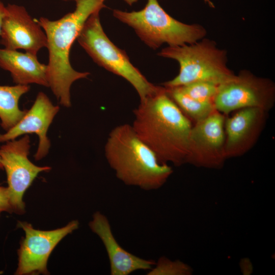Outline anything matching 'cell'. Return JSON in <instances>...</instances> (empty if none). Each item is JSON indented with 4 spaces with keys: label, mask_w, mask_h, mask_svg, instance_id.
Here are the masks:
<instances>
[{
    "label": "cell",
    "mask_w": 275,
    "mask_h": 275,
    "mask_svg": "<svg viewBox=\"0 0 275 275\" xmlns=\"http://www.w3.org/2000/svg\"><path fill=\"white\" fill-rule=\"evenodd\" d=\"M133 113L134 130L161 162L176 166L186 163L193 125L163 86L155 95L140 101Z\"/></svg>",
    "instance_id": "cell-1"
},
{
    "label": "cell",
    "mask_w": 275,
    "mask_h": 275,
    "mask_svg": "<svg viewBox=\"0 0 275 275\" xmlns=\"http://www.w3.org/2000/svg\"><path fill=\"white\" fill-rule=\"evenodd\" d=\"M74 1L76 3L74 11L60 19L50 20L43 17L36 19L47 38L48 87L60 104L66 107L71 105L70 88L72 84L90 75L88 72H79L72 68L69 61L71 46L87 19L104 7L101 0Z\"/></svg>",
    "instance_id": "cell-2"
},
{
    "label": "cell",
    "mask_w": 275,
    "mask_h": 275,
    "mask_svg": "<svg viewBox=\"0 0 275 275\" xmlns=\"http://www.w3.org/2000/svg\"><path fill=\"white\" fill-rule=\"evenodd\" d=\"M105 156L116 177L124 184L151 190L161 187L173 173L139 137L131 125L117 126L109 132Z\"/></svg>",
    "instance_id": "cell-3"
},
{
    "label": "cell",
    "mask_w": 275,
    "mask_h": 275,
    "mask_svg": "<svg viewBox=\"0 0 275 275\" xmlns=\"http://www.w3.org/2000/svg\"><path fill=\"white\" fill-rule=\"evenodd\" d=\"M158 54L175 60L179 65L178 74L164 82L165 88L178 87L197 81L219 85L235 75L227 66V52L207 38L192 44L168 46Z\"/></svg>",
    "instance_id": "cell-4"
},
{
    "label": "cell",
    "mask_w": 275,
    "mask_h": 275,
    "mask_svg": "<svg viewBox=\"0 0 275 275\" xmlns=\"http://www.w3.org/2000/svg\"><path fill=\"white\" fill-rule=\"evenodd\" d=\"M113 16L133 29L139 37L155 49L162 44L168 46L192 44L205 37L206 30L200 24L181 22L168 14L158 0H147L145 7L138 11L114 10Z\"/></svg>",
    "instance_id": "cell-5"
},
{
    "label": "cell",
    "mask_w": 275,
    "mask_h": 275,
    "mask_svg": "<svg viewBox=\"0 0 275 275\" xmlns=\"http://www.w3.org/2000/svg\"><path fill=\"white\" fill-rule=\"evenodd\" d=\"M99 12L85 21L77 38L79 45L98 65L127 80L136 91L140 101L155 95L162 86L150 82L131 64L126 52L110 40L102 27Z\"/></svg>",
    "instance_id": "cell-6"
},
{
    "label": "cell",
    "mask_w": 275,
    "mask_h": 275,
    "mask_svg": "<svg viewBox=\"0 0 275 275\" xmlns=\"http://www.w3.org/2000/svg\"><path fill=\"white\" fill-rule=\"evenodd\" d=\"M213 102L215 109L226 116L247 107L268 112L274 104L275 84L269 78L241 70L218 86Z\"/></svg>",
    "instance_id": "cell-7"
},
{
    "label": "cell",
    "mask_w": 275,
    "mask_h": 275,
    "mask_svg": "<svg viewBox=\"0 0 275 275\" xmlns=\"http://www.w3.org/2000/svg\"><path fill=\"white\" fill-rule=\"evenodd\" d=\"M30 147L28 134L19 140L8 141L0 147L1 162L7 174L11 205L13 212L17 214L24 212L23 195L38 174L51 169L48 166H37L29 159Z\"/></svg>",
    "instance_id": "cell-8"
},
{
    "label": "cell",
    "mask_w": 275,
    "mask_h": 275,
    "mask_svg": "<svg viewBox=\"0 0 275 275\" xmlns=\"http://www.w3.org/2000/svg\"><path fill=\"white\" fill-rule=\"evenodd\" d=\"M78 226V222L73 220L64 227L42 231L34 229L27 222L18 221L17 227L24 230L25 237L18 250V263L15 274H48L47 264L52 251Z\"/></svg>",
    "instance_id": "cell-9"
},
{
    "label": "cell",
    "mask_w": 275,
    "mask_h": 275,
    "mask_svg": "<svg viewBox=\"0 0 275 275\" xmlns=\"http://www.w3.org/2000/svg\"><path fill=\"white\" fill-rule=\"evenodd\" d=\"M226 116L215 110L193 125L186 163L199 167L219 168L225 162Z\"/></svg>",
    "instance_id": "cell-10"
},
{
    "label": "cell",
    "mask_w": 275,
    "mask_h": 275,
    "mask_svg": "<svg viewBox=\"0 0 275 275\" xmlns=\"http://www.w3.org/2000/svg\"><path fill=\"white\" fill-rule=\"evenodd\" d=\"M0 44L11 50L23 49L37 56L47 46L44 31L25 8L15 4L5 6L3 19Z\"/></svg>",
    "instance_id": "cell-11"
},
{
    "label": "cell",
    "mask_w": 275,
    "mask_h": 275,
    "mask_svg": "<svg viewBox=\"0 0 275 275\" xmlns=\"http://www.w3.org/2000/svg\"><path fill=\"white\" fill-rule=\"evenodd\" d=\"M261 108L247 107L237 111L225 121L226 159L245 154L257 143L265 125L267 113Z\"/></svg>",
    "instance_id": "cell-12"
},
{
    "label": "cell",
    "mask_w": 275,
    "mask_h": 275,
    "mask_svg": "<svg viewBox=\"0 0 275 275\" xmlns=\"http://www.w3.org/2000/svg\"><path fill=\"white\" fill-rule=\"evenodd\" d=\"M60 110L43 92H39L32 106L24 116L5 133H0V143L13 140L28 133H36L39 139L38 146L34 155L39 160L45 157L50 147L47 133L54 118Z\"/></svg>",
    "instance_id": "cell-13"
},
{
    "label": "cell",
    "mask_w": 275,
    "mask_h": 275,
    "mask_svg": "<svg viewBox=\"0 0 275 275\" xmlns=\"http://www.w3.org/2000/svg\"><path fill=\"white\" fill-rule=\"evenodd\" d=\"M89 227L105 248L111 275H128L136 270H149L155 264L153 260L140 258L123 249L114 237L108 219L101 212L93 214Z\"/></svg>",
    "instance_id": "cell-14"
},
{
    "label": "cell",
    "mask_w": 275,
    "mask_h": 275,
    "mask_svg": "<svg viewBox=\"0 0 275 275\" xmlns=\"http://www.w3.org/2000/svg\"><path fill=\"white\" fill-rule=\"evenodd\" d=\"M0 68L10 73L16 85L35 84L48 87L47 65L40 63L37 56L0 48Z\"/></svg>",
    "instance_id": "cell-15"
},
{
    "label": "cell",
    "mask_w": 275,
    "mask_h": 275,
    "mask_svg": "<svg viewBox=\"0 0 275 275\" xmlns=\"http://www.w3.org/2000/svg\"><path fill=\"white\" fill-rule=\"evenodd\" d=\"M29 85L0 86L1 126L7 131L15 126L27 110L19 107L20 97L30 90Z\"/></svg>",
    "instance_id": "cell-16"
},
{
    "label": "cell",
    "mask_w": 275,
    "mask_h": 275,
    "mask_svg": "<svg viewBox=\"0 0 275 275\" xmlns=\"http://www.w3.org/2000/svg\"><path fill=\"white\" fill-rule=\"evenodd\" d=\"M165 89L167 94L182 113L195 123L204 119L215 110L212 102L196 100L177 87Z\"/></svg>",
    "instance_id": "cell-17"
},
{
    "label": "cell",
    "mask_w": 275,
    "mask_h": 275,
    "mask_svg": "<svg viewBox=\"0 0 275 275\" xmlns=\"http://www.w3.org/2000/svg\"><path fill=\"white\" fill-rule=\"evenodd\" d=\"M218 86L210 82L197 81L177 88L196 100L213 102Z\"/></svg>",
    "instance_id": "cell-18"
},
{
    "label": "cell",
    "mask_w": 275,
    "mask_h": 275,
    "mask_svg": "<svg viewBox=\"0 0 275 275\" xmlns=\"http://www.w3.org/2000/svg\"><path fill=\"white\" fill-rule=\"evenodd\" d=\"M190 269L183 263L172 261L165 257H161L148 272V275L187 274Z\"/></svg>",
    "instance_id": "cell-19"
},
{
    "label": "cell",
    "mask_w": 275,
    "mask_h": 275,
    "mask_svg": "<svg viewBox=\"0 0 275 275\" xmlns=\"http://www.w3.org/2000/svg\"><path fill=\"white\" fill-rule=\"evenodd\" d=\"M3 212H13L8 187L0 185V215Z\"/></svg>",
    "instance_id": "cell-20"
},
{
    "label": "cell",
    "mask_w": 275,
    "mask_h": 275,
    "mask_svg": "<svg viewBox=\"0 0 275 275\" xmlns=\"http://www.w3.org/2000/svg\"><path fill=\"white\" fill-rule=\"evenodd\" d=\"M5 6L0 1V35L2 32L3 19L5 14Z\"/></svg>",
    "instance_id": "cell-21"
},
{
    "label": "cell",
    "mask_w": 275,
    "mask_h": 275,
    "mask_svg": "<svg viewBox=\"0 0 275 275\" xmlns=\"http://www.w3.org/2000/svg\"><path fill=\"white\" fill-rule=\"evenodd\" d=\"M63 1H71V0H63ZM72 1H74V0H72ZM101 1L104 2L105 0H101ZM123 1L129 5H132V4H133L134 3L138 1V0H123Z\"/></svg>",
    "instance_id": "cell-22"
},
{
    "label": "cell",
    "mask_w": 275,
    "mask_h": 275,
    "mask_svg": "<svg viewBox=\"0 0 275 275\" xmlns=\"http://www.w3.org/2000/svg\"><path fill=\"white\" fill-rule=\"evenodd\" d=\"M205 3L207 4L210 7L214 8V5L211 0H203Z\"/></svg>",
    "instance_id": "cell-23"
},
{
    "label": "cell",
    "mask_w": 275,
    "mask_h": 275,
    "mask_svg": "<svg viewBox=\"0 0 275 275\" xmlns=\"http://www.w3.org/2000/svg\"><path fill=\"white\" fill-rule=\"evenodd\" d=\"M0 169H3V167L2 162H1V157H0Z\"/></svg>",
    "instance_id": "cell-24"
}]
</instances>
